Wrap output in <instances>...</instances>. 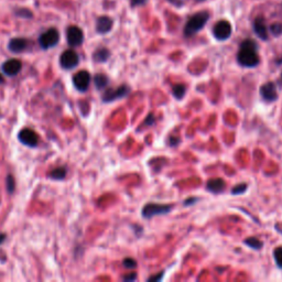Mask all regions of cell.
<instances>
[{
    "instance_id": "6da1fadb",
    "label": "cell",
    "mask_w": 282,
    "mask_h": 282,
    "mask_svg": "<svg viewBox=\"0 0 282 282\" xmlns=\"http://www.w3.org/2000/svg\"><path fill=\"white\" fill-rule=\"evenodd\" d=\"M258 47L253 40H245L240 44L239 52L237 54L238 63L245 68H255L260 62L259 55L257 53Z\"/></svg>"
},
{
    "instance_id": "7a4b0ae2",
    "label": "cell",
    "mask_w": 282,
    "mask_h": 282,
    "mask_svg": "<svg viewBox=\"0 0 282 282\" xmlns=\"http://www.w3.org/2000/svg\"><path fill=\"white\" fill-rule=\"evenodd\" d=\"M208 18L209 14L205 11L194 14L187 22L186 28H184V34H186L187 37H192V35L197 33L199 30H202L204 25L206 24Z\"/></svg>"
},
{
    "instance_id": "3957f363",
    "label": "cell",
    "mask_w": 282,
    "mask_h": 282,
    "mask_svg": "<svg viewBox=\"0 0 282 282\" xmlns=\"http://www.w3.org/2000/svg\"><path fill=\"white\" fill-rule=\"evenodd\" d=\"M173 208L172 205H166V204H157V203H148L142 208V217L147 219H150L158 215H163L170 213Z\"/></svg>"
},
{
    "instance_id": "277c9868",
    "label": "cell",
    "mask_w": 282,
    "mask_h": 282,
    "mask_svg": "<svg viewBox=\"0 0 282 282\" xmlns=\"http://www.w3.org/2000/svg\"><path fill=\"white\" fill-rule=\"evenodd\" d=\"M60 41V33L55 28H51L43 32L39 38V44L43 50H48L55 47Z\"/></svg>"
},
{
    "instance_id": "5b68a950",
    "label": "cell",
    "mask_w": 282,
    "mask_h": 282,
    "mask_svg": "<svg viewBox=\"0 0 282 282\" xmlns=\"http://www.w3.org/2000/svg\"><path fill=\"white\" fill-rule=\"evenodd\" d=\"M66 40L70 47L75 48L79 47L84 41V33L82 31V29L76 27V25H71L66 30Z\"/></svg>"
},
{
    "instance_id": "8992f818",
    "label": "cell",
    "mask_w": 282,
    "mask_h": 282,
    "mask_svg": "<svg viewBox=\"0 0 282 282\" xmlns=\"http://www.w3.org/2000/svg\"><path fill=\"white\" fill-rule=\"evenodd\" d=\"M80 58L78 53L73 50H66L60 56V64L65 70H72L79 65Z\"/></svg>"
},
{
    "instance_id": "52a82bcc",
    "label": "cell",
    "mask_w": 282,
    "mask_h": 282,
    "mask_svg": "<svg viewBox=\"0 0 282 282\" xmlns=\"http://www.w3.org/2000/svg\"><path fill=\"white\" fill-rule=\"evenodd\" d=\"M214 37L219 41L227 40L232 35V25L226 20H220L214 25Z\"/></svg>"
},
{
    "instance_id": "ba28073f",
    "label": "cell",
    "mask_w": 282,
    "mask_h": 282,
    "mask_svg": "<svg viewBox=\"0 0 282 282\" xmlns=\"http://www.w3.org/2000/svg\"><path fill=\"white\" fill-rule=\"evenodd\" d=\"M18 138H19V140L21 141V143H23V145L25 146L32 147V148L38 146L39 137L37 133H35V131L30 129V128H24V129L20 131Z\"/></svg>"
},
{
    "instance_id": "9c48e42d",
    "label": "cell",
    "mask_w": 282,
    "mask_h": 282,
    "mask_svg": "<svg viewBox=\"0 0 282 282\" xmlns=\"http://www.w3.org/2000/svg\"><path fill=\"white\" fill-rule=\"evenodd\" d=\"M128 93H129V87L126 85L118 87V89L116 90L109 89L105 92L104 95H102V100L106 102L114 101L116 99H119V98H122V97H125Z\"/></svg>"
},
{
    "instance_id": "30bf717a",
    "label": "cell",
    "mask_w": 282,
    "mask_h": 282,
    "mask_svg": "<svg viewBox=\"0 0 282 282\" xmlns=\"http://www.w3.org/2000/svg\"><path fill=\"white\" fill-rule=\"evenodd\" d=\"M260 95L263 99L266 101L273 102L278 99V92H277V87L273 82H268V83L264 84L260 87Z\"/></svg>"
},
{
    "instance_id": "8fae6325",
    "label": "cell",
    "mask_w": 282,
    "mask_h": 282,
    "mask_svg": "<svg viewBox=\"0 0 282 282\" xmlns=\"http://www.w3.org/2000/svg\"><path fill=\"white\" fill-rule=\"evenodd\" d=\"M73 83H74V86L80 92H85L87 89H89L90 83H91V75L89 72L80 71L79 73H76L73 78Z\"/></svg>"
},
{
    "instance_id": "7c38bea8",
    "label": "cell",
    "mask_w": 282,
    "mask_h": 282,
    "mask_svg": "<svg viewBox=\"0 0 282 282\" xmlns=\"http://www.w3.org/2000/svg\"><path fill=\"white\" fill-rule=\"evenodd\" d=\"M22 69V63L21 61H19L17 59H11L8 60L2 65V71L4 74H7L9 76H14L17 75L20 71Z\"/></svg>"
},
{
    "instance_id": "4fadbf2b",
    "label": "cell",
    "mask_w": 282,
    "mask_h": 282,
    "mask_svg": "<svg viewBox=\"0 0 282 282\" xmlns=\"http://www.w3.org/2000/svg\"><path fill=\"white\" fill-rule=\"evenodd\" d=\"M28 48V41L23 38H13L10 40L8 49L13 53H21Z\"/></svg>"
},
{
    "instance_id": "5bb4252c",
    "label": "cell",
    "mask_w": 282,
    "mask_h": 282,
    "mask_svg": "<svg viewBox=\"0 0 282 282\" xmlns=\"http://www.w3.org/2000/svg\"><path fill=\"white\" fill-rule=\"evenodd\" d=\"M112 24H114V22H112V19H110L109 17H99L96 22V31L100 34L108 33L112 28Z\"/></svg>"
},
{
    "instance_id": "9a60e30c",
    "label": "cell",
    "mask_w": 282,
    "mask_h": 282,
    "mask_svg": "<svg viewBox=\"0 0 282 282\" xmlns=\"http://www.w3.org/2000/svg\"><path fill=\"white\" fill-rule=\"evenodd\" d=\"M254 30H255L256 34H257L261 40L266 41L267 39H268V29H267V27H266L264 18L258 17L257 19L255 20Z\"/></svg>"
},
{
    "instance_id": "2e32d148",
    "label": "cell",
    "mask_w": 282,
    "mask_h": 282,
    "mask_svg": "<svg viewBox=\"0 0 282 282\" xmlns=\"http://www.w3.org/2000/svg\"><path fill=\"white\" fill-rule=\"evenodd\" d=\"M225 188H226V184H225L223 179H219V178L212 179V180H209L206 183V188L209 192L214 193V194L222 193L225 189Z\"/></svg>"
},
{
    "instance_id": "e0dca14e",
    "label": "cell",
    "mask_w": 282,
    "mask_h": 282,
    "mask_svg": "<svg viewBox=\"0 0 282 282\" xmlns=\"http://www.w3.org/2000/svg\"><path fill=\"white\" fill-rule=\"evenodd\" d=\"M109 56H110V52L108 50H107L106 48H100L95 51L93 59L94 61H96V62L102 63V62H106V61L109 59Z\"/></svg>"
},
{
    "instance_id": "ac0fdd59",
    "label": "cell",
    "mask_w": 282,
    "mask_h": 282,
    "mask_svg": "<svg viewBox=\"0 0 282 282\" xmlns=\"http://www.w3.org/2000/svg\"><path fill=\"white\" fill-rule=\"evenodd\" d=\"M172 93L177 99H182L187 93V87L183 84H178L172 87Z\"/></svg>"
},
{
    "instance_id": "d6986e66",
    "label": "cell",
    "mask_w": 282,
    "mask_h": 282,
    "mask_svg": "<svg viewBox=\"0 0 282 282\" xmlns=\"http://www.w3.org/2000/svg\"><path fill=\"white\" fill-rule=\"evenodd\" d=\"M94 82H95V86L98 90H102L108 85V78L104 74H97L94 78Z\"/></svg>"
},
{
    "instance_id": "ffe728a7",
    "label": "cell",
    "mask_w": 282,
    "mask_h": 282,
    "mask_svg": "<svg viewBox=\"0 0 282 282\" xmlns=\"http://www.w3.org/2000/svg\"><path fill=\"white\" fill-rule=\"evenodd\" d=\"M66 176V170L64 168H58L49 174V177L53 180H63Z\"/></svg>"
},
{
    "instance_id": "44dd1931",
    "label": "cell",
    "mask_w": 282,
    "mask_h": 282,
    "mask_svg": "<svg viewBox=\"0 0 282 282\" xmlns=\"http://www.w3.org/2000/svg\"><path fill=\"white\" fill-rule=\"evenodd\" d=\"M14 14H16L17 17L23 18V19H30V18L33 17L32 11H30V10L27 9V8H17V9H14Z\"/></svg>"
},
{
    "instance_id": "7402d4cb",
    "label": "cell",
    "mask_w": 282,
    "mask_h": 282,
    "mask_svg": "<svg viewBox=\"0 0 282 282\" xmlns=\"http://www.w3.org/2000/svg\"><path fill=\"white\" fill-rule=\"evenodd\" d=\"M245 244L246 245H248L250 248H253V249H256V250H258L260 249L261 247H263V242H260V240H258L257 238H255V237H249L245 240Z\"/></svg>"
},
{
    "instance_id": "603a6c76",
    "label": "cell",
    "mask_w": 282,
    "mask_h": 282,
    "mask_svg": "<svg viewBox=\"0 0 282 282\" xmlns=\"http://www.w3.org/2000/svg\"><path fill=\"white\" fill-rule=\"evenodd\" d=\"M274 258H275L277 266H278L280 269H282V246H280V247H277L275 249Z\"/></svg>"
},
{
    "instance_id": "cb8c5ba5",
    "label": "cell",
    "mask_w": 282,
    "mask_h": 282,
    "mask_svg": "<svg viewBox=\"0 0 282 282\" xmlns=\"http://www.w3.org/2000/svg\"><path fill=\"white\" fill-rule=\"evenodd\" d=\"M246 189H247V184H245V183L238 184V186H236L232 189V194L233 195H238V194H243L244 192H246Z\"/></svg>"
},
{
    "instance_id": "d4e9b609",
    "label": "cell",
    "mask_w": 282,
    "mask_h": 282,
    "mask_svg": "<svg viewBox=\"0 0 282 282\" xmlns=\"http://www.w3.org/2000/svg\"><path fill=\"white\" fill-rule=\"evenodd\" d=\"M270 31L274 35H281L282 34V24L281 23H274L270 25Z\"/></svg>"
},
{
    "instance_id": "484cf974",
    "label": "cell",
    "mask_w": 282,
    "mask_h": 282,
    "mask_svg": "<svg viewBox=\"0 0 282 282\" xmlns=\"http://www.w3.org/2000/svg\"><path fill=\"white\" fill-rule=\"evenodd\" d=\"M7 188H8L9 193L13 192V189H14V180H13L12 176H8V178H7Z\"/></svg>"
},
{
    "instance_id": "4316f807",
    "label": "cell",
    "mask_w": 282,
    "mask_h": 282,
    "mask_svg": "<svg viewBox=\"0 0 282 282\" xmlns=\"http://www.w3.org/2000/svg\"><path fill=\"white\" fill-rule=\"evenodd\" d=\"M124 266L126 267V268H129V269H132V268H136L137 267V263L133 259L131 258H126L124 260Z\"/></svg>"
},
{
    "instance_id": "83f0119b",
    "label": "cell",
    "mask_w": 282,
    "mask_h": 282,
    "mask_svg": "<svg viewBox=\"0 0 282 282\" xmlns=\"http://www.w3.org/2000/svg\"><path fill=\"white\" fill-rule=\"evenodd\" d=\"M163 276H165V271H161V273L159 274L158 276H152V277H150V278L148 279V281H159V280L162 279Z\"/></svg>"
},
{
    "instance_id": "f1b7e54d",
    "label": "cell",
    "mask_w": 282,
    "mask_h": 282,
    "mask_svg": "<svg viewBox=\"0 0 282 282\" xmlns=\"http://www.w3.org/2000/svg\"><path fill=\"white\" fill-rule=\"evenodd\" d=\"M136 279H137V274L136 273H132V274H129V275H127V276L124 277L125 281H133Z\"/></svg>"
},
{
    "instance_id": "f546056e",
    "label": "cell",
    "mask_w": 282,
    "mask_h": 282,
    "mask_svg": "<svg viewBox=\"0 0 282 282\" xmlns=\"http://www.w3.org/2000/svg\"><path fill=\"white\" fill-rule=\"evenodd\" d=\"M146 0H131V2L133 6H138V4H142V3H145Z\"/></svg>"
},
{
    "instance_id": "4dcf8cb0",
    "label": "cell",
    "mask_w": 282,
    "mask_h": 282,
    "mask_svg": "<svg viewBox=\"0 0 282 282\" xmlns=\"http://www.w3.org/2000/svg\"><path fill=\"white\" fill-rule=\"evenodd\" d=\"M4 238H6V235H0V244L3 242Z\"/></svg>"
},
{
    "instance_id": "1f68e13d",
    "label": "cell",
    "mask_w": 282,
    "mask_h": 282,
    "mask_svg": "<svg viewBox=\"0 0 282 282\" xmlns=\"http://www.w3.org/2000/svg\"><path fill=\"white\" fill-rule=\"evenodd\" d=\"M3 83V78H2V75L0 74V84H2Z\"/></svg>"
},
{
    "instance_id": "d6a6232c",
    "label": "cell",
    "mask_w": 282,
    "mask_h": 282,
    "mask_svg": "<svg viewBox=\"0 0 282 282\" xmlns=\"http://www.w3.org/2000/svg\"><path fill=\"white\" fill-rule=\"evenodd\" d=\"M198 1H202V0H198Z\"/></svg>"
}]
</instances>
